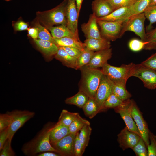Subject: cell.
<instances>
[{"mask_svg":"<svg viewBox=\"0 0 156 156\" xmlns=\"http://www.w3.org/2000/svg\"><path fill=\"white\" fill-rule=\"evenodd\" d=\"M146 42L137 39L131 40L129 43V47L132 51L137 52L144 49Z\"/></svg>","mask_w":156,"mask_h":156,"instance_id":"41","label":"cell"},{"mask_svg":"<svg viewBox=\"0 0 156 156\" xmlns=\"http://www.w3.org/2000/svg\"><path fill=\"white\" fill-rule=\"evenodd\" d=\"M137 156H148L147 147L141 137L136 144L131 148Z\"/></svg>","mask_w":156,"mask_h":156,"instance_id":"37","label":"cell"},{"mask_svg":"<svg viewBox=\"0 0 156 156\" xmlns=\"http://www.w3.org/2000/svg\"><path fill=\"white\" fill-rule=\"evenodd\" d=\"M131 114L141 137L147 146L149 144V129L148 125L144 120L142 114L135 102L132 100Z\"/></svg>","mask_w":156,"mask_h":156,"instance_id":"10","label":"cell"},{"mask_svg":"<svg viewBox=\"0 0 156 156\" xmlns=\"http://www.w3.org/2000/svg\"><path fill=\"white\" fill-rule=\"evenodd\" d=\"M111 48L94 52L89 63L84 66L90 68L102 67L112 57Z\"/></svg>","mask_w":156,"mask_h":156,"instance_id":"16","label":"cell"},{"mask_svg":"<svg viewBox=\"0 0 156 156\" xmlns=\"http://www.w3.org/2000/svg\"><path fill=\"white\" fill-rule=\"evenodd\" d=\"M55 124L51 122H47L33 138L24 143L21 148L24 154L27 156H36L47 151L57 153L50 144L49 139L50 132Z\"/></svg>","mask_w":156,"mask_h":156,"instance_id":"1","label":"cell"},{"mask_svg":"<svg viewBox=\"0 0 156 156\" xmlns=\"http://www.w3.org/2000/svg\"><path fill=\"white\" fill-rule=\"evenodd\" d=\"M114 10L123 7H130L138 0H106Z\"/></svg>","mask_w":156,"mask_h":156,"instance_id":"38","label":"cell"},{"mask_svg":"<svg viewBox=\"0 0 156 156\" xmlns=\"http://www.w3.org/2000/svg\"><path fill=\"white\" fill-rule=\"evenodd\" d=\"M142 65L156 70V53L140 64Z\"/></svg>","mask_w":156,"mask_h":156,"instance_id":"44","label":"cell"},{"mask_svg":"<svg viewBox=\"0 0 156 156\" xmlns=\"http://www.w3.org/2000/svg\"><path fill=\"white\" fill-rule=\"evenodd\" d=\"M76 134L70 133L52 145V146L60 156H74L73 146Z\"/></svg>","mask_w":156,"mask_h":156,"instance_id":"13","label":"cell"},{"mask_svg":"<svg viewBox=\"0 0 156 156\" xmlns=\"http://www.w3.org/2000/svg\"><path fill=\"white\" fill-rule=\"evenodd\" d=\"M67 1L64 0L58 5L50 10L37 12L36 17L38 21L47 29L56 25L66 26Z\"/></svg>","mask_w":156,"mask_h":156,"instance_id":"3","label":"cell"},{"mask_svg":"<svg viewBox=\"0 0 156 156\" xmlns=\"http://www.w3.org/2000/svg\"><path fill=\"white\" fill-rule=\"evenodd\" d=\"M93 13L97 18L106 16L114 10L106 0H94L92 3Z\"/></svg>","mask_w":156,"mask_h":156,"instance_id":"17","label":"cell"},{"mask_svg":"<svg viewBox=\"0 0 156 156\" xmlns=\"http://www.w3.org/2000/svg\"><path fill=\"white\" fill-rule=\"evenodd\" d=\"M8 112L12 116V120L9 127L8 139L12 141L16 132L26 122L33 118L35 113L34 112L27 110H15Z\"/></svg>","mask_w":156,"mask_h":156,"instance_id":"6","label":"cell"},{"mask_svg":"<svg viewBox=\"0 0 156 156\" xmlns=\"http://www.w3.org/2000/svg\"><path fill=\"white\" fill-rule=\"evenodd\" d=\"M86 48L94 51L110 48V41L102 37L100 39L86 38L84 41Z\"/></svg>","mask_w":156,"mask_h":156,"instance_id":"18","label":"cell"},{"mask_svg":"<svg viewBox=\"0 0 156 156\" xmlns=\"http://www.w3.org/2000/svg\"><path fill=\"white\" fill-rule=\"evenodd\" d=\"M9 127L0 131V151L8 139Z\"/></svg>","mask_w":156,"mask_h":156,"instance_id":"46","label":"cell"},{"mask_svg":"<svg viewBox=\"0 0 156 156\" xmlns=\"http://www.w3.org/2000/svg\"><path fill=\"white\" fill-rule=\"evenodd\" d=\"M79 16L75 0H67L66 11V26L78 37V21Z\"/></svg>","mask_w":156,"mask_h":156,"instance_id":"11","label":"cell"},{"mask_svg":"<svg viewBox=\"0 0 156 156\" xmlns=\"http://www.w3.org/2000/svg\"><path fill=\"white\" fill-rule=\"evenodd\" d=\"M123 101L112 93L103 103L101 111L104 109L114 108L121 104Z\"/></svg>","mask_w":156,"mask_h":156,"instance_id":"33","label":"cell"},{"mask_svg":"<svg viewBox=\"0 0 156 156\" xmlns=\"http://www.w3.org/2000/svg\"><path fill=\"white\" fill-rule=\"evenodd\" d=\"M86 125H90V122L82 118L79 113L69 127L70 133L76 134Z\"/></svg>","mask_w":156,"mask_h":156,"instance_id":"30","label":"cell"},{"mask_svg":"<svg viewBox=\"0 0 156 156\" xmlns=\"http://www.w3.org/2000/svg\"><path fill=\"white\" fill-rule=\"evenodd\" d=\"M58 48L55 58L66 66L75 69L77 59L70 55L62 49Z\"/></svg>","mask_w":156,"mask_h":156,"instance_id":"24","label":"cell"},{"mask_svg":"<svg viewBox=\"0 0 156 156\" xmlns=\"http://www.w3.org/2000/svg\"><path fill=\"white\" fill-rule=\"evenodd\" d=\"M146 18L149 21L146 27V30L148 32L152 29V25L156 22V4L148 7L144 12Z\"/></svg>","mask_w":156,"mask_h":156,"instance_id":"35","label":"cell"},{"mask_svg":"<svg viewBox=\"0 0 156 156\" xmlns=\"http://www.w3.org/2000/svg\"><path fill=\"white\" fill-rule=\"evenodd\" d=\"M79 132L76 133L74 141L73 150L75 156H81L84 153L79 139Z\"/></svg>","mask_w":156,"mask_h":156,"instance_id":"43","label":"cell"},{"mask_svg":"<svg viewBox=\"0 0 156 156\" xmlns=\"http://www.w3.org/2000/svg\"><path fill=\"white\" fill-rule=\"evenodd\" d=\"M135 64L131 63L128 64H122L120 67L112 66L107 62L102 67L104 75L113 82L126 85L128 79L132 74Z\"/></svg>","mask_w":156,"mask_h":156,"instance_id":"4","label":"cell"},{"mask_svg":"<svg viewBox=\"0 0 156 156\" xmlns=\"http://www.w3.org/2000/svg\"><path fill=\"white\" fill-rule=\"evenodd\" d=\"M124 21H108L97 19L102 37L109 41H114L120 38V35Z\"/></svg>","mask_w":156,"mask_h":156,"instance_id":"7","label":"cell"},{"mask_svg":"<svg viewBox=\"0 0 156 156\" xmlns=\"http://www.w3.org/2000/svg\"><path fill=\"white\" fill-rule=\"evenodd\" d=\"M11 116L8 111L0 114V131L9 127L12 122Z\"/></svg>","mask_w":156,"mask_h":156,"instance_id":"39","label":"cell"},{"mask_svg":"<svg viewBox=\"0 0 156 156\" xmlns=\"http://www.w3.org/2000/svg\"><path fill=\"white\" fill-rule=\"evenodd\" d=\"M37 156H60L58 153L53 151H47L37 154Z\"/></svg>","mask_w":156,"mask_h":156,"instance_id":"49","label":"cell"},{"mask_svg":"<svg viewBox=\"0 0 156 156\" xmlns=\"http://www.w3.org/2000/svg\"><path fill=\"white\" fill-rule=\"evenodd\" d=\"M54 43L57 46L61 47H73L77 48L81 51L86 48L84 43L80 40L73 38L65 37L60 39L53 38Z\"/></svg>","mask_w":156,"mask_h":156,"instance_id":"22","label":"cell"},{"mask_svg":"<svg viewBox=\"0 0 156 156\" xmlns=\"http://www.w3.org/2000/svg\"><path fill=\"white\" fill-rule=\"evenodd\" d=\"M112 86V93L122 101L129 99L132 96L127 90L126 85L114 83L109 79Z\"/></svg>","mask_w":156,"mask_h":156,"instance_id":"25","label":"cell"},{"mask_svg":"<svg viewBox=\"0 0 156 156\" xmlns=\"http://www.w3.org/2000/svg\"><path fill=\"white\" fill-rule=\"evenodd\" d=\"M29 35L34 39L38 38V31L37 28L36 27L29 28L28 29Z\"/></svg>","mask_w":156,"mask_h":156,"instance_id":"48","label":"cell"},{"mask_svg":"<svg viewBox=\"0 0 156 156\" xmlns=\"http://www.w3.org/2000/svg\"><path fill=\"white\" fill-rule=\"evenodd\" d=\"M69 127L62 124L55 125L51 130L49 135V141L52 145L70 133Z\"/></svg>","mask_w":156,"mask_h":156,"instance_id":"20","label":"cell"},{"mask_svg":"<svg viewBox=\"0 0 156 156\" xmlns=\"http://www.w3.org/2000/svg\"><path fill=\"white\" fill-rule=\"evenodd\" d=\"M3 0L6 1H11V0Z\"/></svg>","mask_w":156,"mask_h":156,"instance_id":"52","label":"cell"},{"mask_svg":"<svg viewBox=\"0 0 156 156\" xmlns=\"http://www.w3.org/2000/svg\"><path fill=\"white\" fill-rule=\"evenodd\" d=\"M156 4V0H151L149 6H148V7L153 6Z\"/></svg>","mask_w":156,"mask_h":156,"instance_id":"51","label":"cell"},{"mask_svg":"<svg viewBox=\"0 0 156 156\" xmlns=\"http://www.w3.org/2000/svg\"><path fill=\"white\" fill-rule=\"evenodd\" d=\"M151 0H138L130 7L128 14L123 19L125 21L130 17L144 12L148 7Z\"/></svg>","mask_w":156,"mask_h":156,"instance_id":"23","label":"cell"},{"mask_svg":"<svg viewBox=\"0 0 156 156\" xmlns=\"http://www.w3.org/2000/svg\"><path fill=\"white\" fill-rule=\"evenodd\" d=\"M112 93V86L109 79L103 74L97 89L94 99L101 111L102 105Z\"/></svg>","mask_w":156,"mask_h":156,"instance_id":"14","label":"cell"},{"mask_svg":"<svg viewBox=\"0 0 156 156\" xmlns=\"http://www.w3.org/2000/svg\"><path fill=\"white\" fill-rule=\"evenodd\" d=\"M141 137L129 130L125 126L118 135L117 141L120 147L125 150L129 148H133Z\"/></svg>","mask_w":156,"mask_h":156,"instance_id":"12","label":"cell"},{"mask_svg":"<svg viewBox=\"0 0 156 156\" xmlns=\"http://www.w3.org/2000/svg\"><path fill=\"white\" fill-rule=\"evenodd\" d=\"M63 49L70 56L77 59L81 53L82 51L79 49L75 47L58 46Z\"/></svg>","mask_w":156,"mask_h":156,"instance_id":"45","label":"cell"},{"mask_svg":"<svg viewBox=\"0 0 156 156\" xmlns=\"http://www.w3.org/2000/svg\"><path fill=\"white\" fill-rule=\"evenodd\" d=\"M82 108L85 115L90 119L100 112L99 107L94 98H89Z\"/></svg>","mask_w":156,"mask_h":156,"instance_id":"28","label":"cell"},{"mask_svg":"<svg viewBox=\"0 0 156 156\" xmlns=\"http://www.w3.org/2000/svg\"><path fill=\"white\" fill-rule=\"evenodd\" d=\"M145 42L146 43L144 49L149 50L156 49V27L147 32Z\"/></svg>","mask_w":156,"mask_h":156,"instance_id":"34","label":"cell"},{"mask_svg":"<svg viewBox=\"0 0 156 156\" xmlns=\"http://www.w3.org/2000/svg\"><path fill=\"white\" fill-rule=\"evenodd\" d=\"M13 26L16 31H21L27 30L28 28V24L22 20L16 22L14 24Z\"/></svg>","mask_w":156,"mask_h":156,"instance_id":"47","label":"cell"},{"mask_svg":"<svg viewBox=\"0 0 156 156\" xmlns=\"http://www.w3.org/2000/svg\"><path fill=\"white\" fill-rule=\"evenodd\" d=\"M89 99L83 92L79 90L75 95L67 98L65 101L67 104L75 105L80 108H82Z\"/></svg>","mask_w":156,"mask_h":156,"instance_id":"27","label":"cell"},{"mask_svg":"<svg viewBox=\"0 0 156 156\" xmlns=\"http://www.w3.org/2000/svg\"><path fill=\"white\" fill-rule=\"evenodd\" d=\"M130 8V7L120 8L114 10L111 14L106 16L97 18V19L108 21H123L124 18L128 13Z\"/></svg>","mask_w":156,"mask_h":156,"instance_id":"26","label":"cell"},{"mask_svg":"<svg viewBox=\"0 0 156 156\" xmlns=\"http://www.w3.org/2000/svg\"><path fill=\"white\" fill-rule=\"evenodd\" d=\"M81 29L86 38L100 39L102 38L98 28L97 18L93 13L90 15L87 23L81 25Z\"/></svg>","mask_w":156,"mask_h":156,"instance_id":"15","label":"cell"},{"mask_svg":"<svg viewBox=\"0 0 156 156\" xmlns=\"http://www.w3.org/2000/svg\"><path fill=\"white\" fill-rule=\"evenodd\" d=\"M92 130V129L89 125H85L80 130L79 138L84 152L88 145Z\"/></svg>","mask_w":156,"mask_h":156,"instance_id":"32","label":"cell"},{"mask_svg":"<svg viewBox=\"0 0 156 156\" xmlns=\"http://www.w3.org/2000/svg\"><path fill=\"white\" fill-rule=\"evenodd\" d=\"M131 102L132 100L130 99L124 101L121 104L114 108V110L120 114L129 130L141 137L131 115Z\"/></svg>","mask_w":156,"mask_h":156,"instance_id":"9","label":"cell"},{"mask_svg":"<svg viewBox=\"0 0 156 156\" xmlns=\"http://www.w3.org/2000/svg\"><path fill=\"white\" fill-rule=\"evenodd\" d=\"M47 29L50 31L53 38L60 39L68 37L80 40L79 37L74 34L66 25H60L57 26H52Z\"/></svg>","mask_w":156,"mask_h":156,"instance_id":"21","label":"cell"},{"mask_svg":"<svg viewBox=\"0 0 156 156\" xmlns=\"http://www.w3.org/2000/svg\"><path fill=\"white\" fill-rule=\"evenodd\" d=\"M80 69L81 78L79 90L85 93L89 98H95L103 73L98 68H90L84 66Z\"/></svg>","mask_w":156,"mask_h":156,"instance_id":"2","label":"cell"},{"mask_svg":"<svg viewBox=\"0 0 156 156\" xmlns=\"http://www.w3.org/2000/svg\"><path fill=\"white\" fill-rule=\"evenodd\" d=\"M11 142V141L8 139L2 149L0 151V156H14L16 155L15 153L12 148Z\"/></svg>","mask_w":156,"mask_h":156,"instance_id":"42","label":"cell"},{"mask_svg":"<svg viewBox=\"0 0 156 156\" xmlns=\"http://www.w3.org/2000/svg\"><path fill=\"white\" fill-rule=\"evenodd\" d=\"M78 113L71 112L67 110H63L58 118L57 125L62 124L69 127L77 115Z\"/></svg>","mask_w":156,"mask_h":156,"instance_id":"31","label":"cell"},{"mask_svg":"<svg viewBox=\"0 0 156 156\" xmlns=\"http://www.w3.org/2000/svg\"><path fill=\"white\" fill-rule=\"evenodd\" d=\"M94 51L85 48L77 59L76 70L80 69L88 64L93 56Z\"/></svg>","mask_w":156,"mask_h":156,"instance_id":"29","label":"cell"},{"mask_svg":"<svg viewBox=\"0 0 156 156\" xmlns=\"http://www.w3.org/2000/svg\"><path fill=\"white\" fill-rule=\"evenodd\" d=\"M34 40L38 48L47 57L55 55L58 50V46L51 41L38 38L34 39Z\"/></svg>","mask_w":156,"mask_h":156,"instance_id":"19","label":"cell"},{"mask_svg":"<svg viewBox=\"0 0 156 156\" xmlns=\"http://www.w3.org/2000/svg\"><path fill=\"white\" fill-rule=\"evenodd\" d=\"M149 144L147 147L148 156H156V135L150 131Z\"/></svg>","mask_w":156,"mask_h":156,"instance_id":"40","label":"cell"},{"mask_svg":"<svg viewBox=\"0 0 156 156\" xmlns=\"http://www.w3.org/2000/svg\"><path fill=\"white\" fill-rule=\"evenodd\" d=\"M146 18L144 12L132 16L123 22L120 35V38L127 31L134 32L141 39L145 42L146 33L144 26Z\"/></svg>","mask_w":156,"mask_h":156,"instance_id":"5","label":"cell"},{"mask_svg":"<svg viewBox=\"0 0 156 156\" xmlns=\"http://www.w3.org/2000/svg\"><path fill=\"white\" fill-rule=\"evenodd\" d=\"M78 14L80 12L81 4L83 0H75Z\"/></svg>","mask_w":156,"mask_h":156,"instance_id":"50","label":"cell"},{"mask_svg":"<svg viewBox=\"0 0 156 156\" xmlns=\"http://www.w3.org/2000/svg\"><path fill=\"white\" fill-rule=\"evenodd\" d=\"M35 27L38 29V34L37 38L51 41L54 43L53 38L45 27H44L38 21L35 24Z\"/></svg>","mask_w":156,"mask_h":156,"instance_id":"36","label":"cell"},{"mask_svg":"<svg viewBox=\"0 0 156 156\" xmlns=\"http://www.w3.org/2000/svg\"><path fill=\"white\" fill-rule=\"evenodd\" d=\"M132 76L137 77L143 82L145 87L149 89L156 88V70L141 64H136Z\"/></svg>","mask_w":156,"mask_h":156,"instance_id":"8","label":"cell"}]
</instances>
